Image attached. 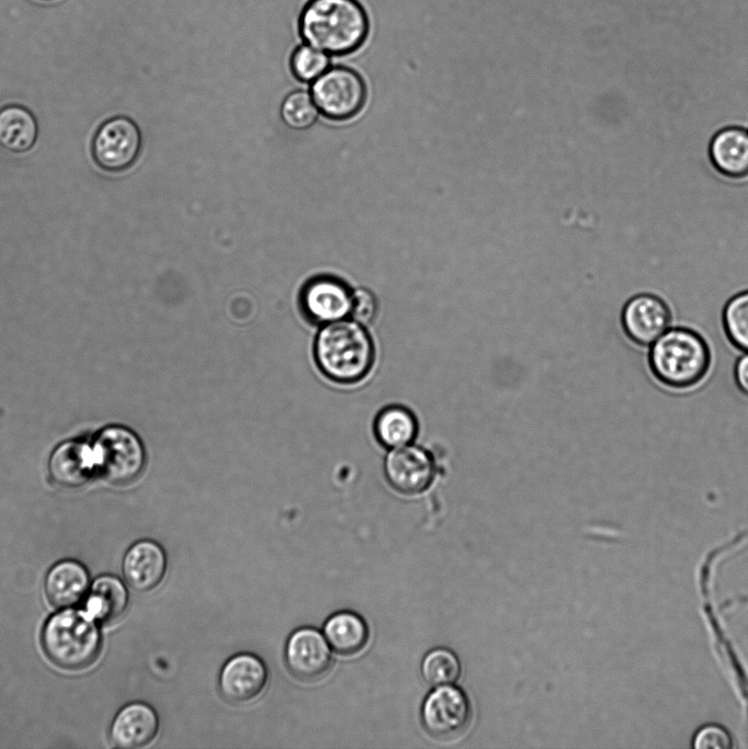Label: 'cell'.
<instances>
[{
    "instance_id": "cell-10",
    "label": "cell",
    "mask_w": 748,
    "mask_h": 749,
    "mask_svg": "<svg viewBox=\"0 0 748 749\" xmlns=\"http://www.w3.org/2000/svg\"><path fill=\"white\" fill-rule=\"evenodd\" d=\"M620 320L622 330L631 342L649 347L670 328L672 314L660 296L639 293L626 300Z\"/></svg>"
},
{
    "instance_id": "cell-23",
    "label": "cell",
    "mask_w": 748,
    "mask_h": 749,
    "mask_svg": "<svg viewBox=\"0 0 748 749\" xmlns=\"http://www.w3.org/2000/svg\"><path fill=\"white\" fill-rule=\"evenodd\" d=\"M722 326L729 343L748 353V290L736 293L725 303Z\"/></svg>"
},
{
    "instance_id": "cell-26",
    "label": "cell",
    "mask_w": 748,
    "mask_h": 749,
    "mask_svg": "<svg viewBox=\"0 0 748 749\" xmlns=\"http://www.w3.org/2000/svg\"><path fill=\"white\" fill-rule=\"evenodd\" d=\"M329 65L328 54L308 44L298 46L291 58L292 71L302 81L316 80Z\"/></svg>"
},
{
    "instance_id": "cell-2",
    "label": "cell",
    "mask_w": 748,
    "mask_h": 749,
    "mask_svg": "<svg viewBox=\"0 0 748 749\" xmlns=\"http://www.w3.org/2000/svg\"><path fill=\"white\" fill-rule=\"evenodd\" d=\"M299 32L306 44L343 55L364 42L369 21L356 0H309L299 16Z\"/></svg>"
},
{
    "instance_id": "cell-16",
    "label": "cell",
    "mask_w": 748,
    "mask_h": 749,
    "mask_svg": "<svg viewBox=\"0 0 748 749\" xmlns=\"http://www.w3.org/2000/svg\"><path fill=\"white\" fill-rule=\"evenodd\" d=\"M158 730L159 717L154 707L144 702H132L115 715L110 739L115 747L136 749L150 744Z\"/></svg>"
},
{
    "instance_id": "cell-3",
    "label": "cell",
    "mask_w": 748,
    "mask_h": 749,
    "mask_svg": "<svg viewBox=\"0 0 748 749\" xmlns=\"http://www.w3.org/2000/svg\"><path fill=\"white\" fill-rule=\"evenodd\" d=\"M318 367L330 379L352 384L363 379L375 361L374 342L355 320L326 324L315 341Z\"/></svg>"
},
{
    "instance_id": "cell-14",
    "label": "cell",
    "mask_w": 748,
    "mask_h": 749,
    "mask_svg": "<svg viewBox=\"0 0 748 749\" xmlns=\"http://www.w3.org/2000/svg\"><path fill=\"white\" fill-rule=\"evenodd\" d=\"M48 470L52 481L66 488L97 478L91 443L81 439L60 443L50 454Z\"/></svg>"
},
{
    "instance_id": "cell-12",
    "label": "cell",
    "mask_w": 748,
    "mask_h": 749,
    "mask_svg": "<svg viewBox=\"0 0 748 749\" xmlns=\"http://www.w3.org/2000/svg\"><path fill=\"white\" fill-rule=\"evenodd\" d=\"M268 682L264 661L251 652H239L223 665L218 674V690L229 703L246 704L257 699Z\"/></svg>"
},
{
    "instance_id": "cell-13",
    "label": "cell",
    "mask_w": 748,
    "mask_h": 749,
    "mask_svg": "<svg viewBox=\"0 0 748 749\" xmlns=\"http://www.w3.org/2000/svg\"><path fill=\"white\" fill-rule=\"evenodd\" d=\"M352 293L342 282L332 277L310 281L302 293V307L308 319L330 324L350 315Z\"/></svg>"
},
{
    "instance_id": "cell-18",
    "label": "cell",
    "mask_w": 748,
    "mask_h": 749,
    "mask_svg": "<svg viewBox=\"0 0 748 749\" xmlns=\"http://www.w3.org/2000/svg\"><path fill=\"white\" fill-rule=\"evenodd\" d=\"M709 155L715 170L732 179L748 177V129L727 126L714 134Z\"/></svg>"
},
{
    "instance_id": "cell-9",
    "label": "cell",
    "mask_w": 748,
    "mask_h": 749,
    "mask_svg": "<svg viewBox=\"0 0 748 749\" xmlns=\"http://www.w3.org/2000/svg\"><path fill=\"white\" fill-rule=\"evenodd\" d=\"M384 474L397 492L415 496L430 488L437 466L428 450L411 443L389 450L384 461Z\"/></svg>"
},
{
    "instance_id": "cell-11",
    "label": "cell",
    "mask_w": 748,
    "mask_h": 749,
    "mask_svg": "<svg viewBox=\"0 0 748 749\" xmlns=\"http://www.w3.org/2000/svg\"><path fill=\"white\" fill-rule=\"evenodd\" d=\"M284 660L293 677L301 681L314 682L330 670L331 647L319 629L303 626L288 636L284 647Z\"/></svg>"
},
{
    "instance_id": "cell-5",
    "label": "cell",
    "mask_w": 748,
    "mask_h": 749,
    "mask_svg": "<svg viewBox=\"0 0 748 749\" xmlns=\"http://www.w3.org/2000/svg\"><path fill=\"white\" fill-rule=\"evenodd\" d=\"M97 477L114 485L135 480L144 469L146 454L137 434L123 425H107L91 442Z\"/></svg>"
},
{
    "instance_id": "cell-28",
    "label": "cell",
    "mask_w": 748,
    "mask_h": 749,
    "mask_svg": "<svg viewBox=\"0 0 748 749\" xmlns=\"http://www.w3.org/2000/svg\"><path fill=\"white\" fill-rule=\"evenodd\" d=\"M377 302L373 293L365 288H358L352 293L351 311L353 320L366 325L376 316Z\"/></svg>"
},
{
    "instance_id": "cell-24",
    "label": "cell",
    "mask_w": 748,
    "mask_h": 749,
    "mask_svg": "<svg viewBox=\"0 0 748 749\" xmlns=\"http://www.w3.org/2000/svg\"><path fill=\"white\" fill-rule=\"evenodd\" d=\"M421 673L432 686L453 684L461 676V662L452 650L434 648L424 656Z\"/></svg>"
},
{
    "instance_id": "cell-4",
    "label": "cell",
    "mask_w": 748,
    "mask_h": 749,
    "mask_svg": "<svg viewBox=\"0 0 748 749\" xmlns=\"http://www.w3.org/2000/svg\"><path fill=\"white\" fill-rule=\"evenodd\" d=\"M42 647L48 659L66 670H81L98 658L102 637L97 621L84 610L63 609L42 629Z\"/></svg>"
},
{
    "instance_id": "cell-21",
    "label": "cell",
    "mask_w": 748,
    "mask_h": 749,
    "mask_svg": "<svg viewBox=\"0 0 748 749\" xmlns=\"http://www.w3.org/2000/svg\"><path fill=\"white\" fill-rule=\"evenodd\" d=\"M374 433L384 447H400L413 443L419 433V421L407 406L389 405L377 413Z\"/></svg>"
},
{
    "instance_id": "cell-1",
    "label": "cell",
    "mask_w": 748,
    "mask_h": 749,
    "mask_svg": "<svg viewBox=\"0 0 748 749\" xmlns=\"http://www.w3.org/2000/svg\"><path fill=\"white\" fill-rule=\"evenodd\" d=\"M654 378L662 386L685 390L696 387L712 366L706 339L688 327L669 328L651 345L647 356Z\"/></svg>"
},
{
    "instance_id": "cell-15",
    "label": "cell",
    "mask_w": 748,
    "mask_h": 749,
    "mask_svg": "<svg viewBox=\"0 0 748 749\" xmlns=\"http://www.w3.org/2000/svg\"><path fill=\"white\" fill-rule=\"evenodd\" d=\"M122 570L126 582L134 590L150 591L165 578L166 552L159 543L152 540L137 541L126 551Z\"/></svg>"
},
{
    "instance_id": "cell-29",
    "label": "cell",
    "mask_w": 748,
    "mask_h": 749,
    "mask_svg": "<svg viewBox=\"0 0 748 749\" xmlns=\"http://www.w3.org/2000/svg\"><path fill=\"white\" fill-rule=\"evenodd\" d=\"M733 375L738 390L748 398V353H743L736 360Z\"/></svg>"
},
{
    "instance_id": "cell-27",
    "label": "cell",
    "mask_w": 748,
    "mask_h": 749,
    "mask_svg": "<svg viewBox=\"0 0 748 749\" xmlns=\"http://www.w3.org/2000/svg\"><path fill=\"white\" fill-rule=\"evenodd\" d=\"M732 746L728 731L717 725L702 727L692 739V747L696 749H728Z\"/></svg>"
},
{
    "instance_id": "cell-6",
    "label": "cell",
    "mask_w": 748,
    "mask_h": 749,
    "mask_svg": "<svg viewBox=\"0 0 748 749\" xmlns=\"http://www.w3.org/2000/svg\"><path fill=\"white\" fill-rule=\"evenodd\" d=\"M421 724L435 739L450 740L469 726L472 705L465 692L452 684L435 686L423 700Z\"/></svg>"
},
{
    "instance_id": "cell-19",
    "label": "cell",
    "mask_w": 748,
    "mask_h": 749,
    "mask_svg": "<svg viewBox=\"0 0 748 749\" xmlns=\"http://www.w3.org/2000/svg\"><path fill=\"white\" fill-rule=\"evenodd\" d=\"M128 600V591L118 577L102 575L90 585L84 611L99 623L112 624L123 616Z\"/></svg>"
},
{
    "instance_id": "cell-8",
    "label": "cell",
    "mask_w": 748,
    "mask_h": 749,
    "mask_svg": "<svg viewBox=\"0 0 748 749\" xmlns=\"http://www.w3.org/2000/svg\"><path fill=\"white\" fill-rule=\"evenodd\" d=\"M311 97L320 112L333 120L356 114L365 101V86L352 69H327L311 86Z\"/></svg>"
},
{
    "instance_id": "cell-20",
    "label": "cell",
    "mask_w": 748,
    "mask_h": 749,
    "mask_svg": "<svg viewBox=\"0 0 748 749\" xmlns=\"http://www.w3.org/2000/svg\"><path fill=\"white\" fill-rule=\"evenodd\" d=\"M322 634L333 651L351 656L366 646L370 629L365 620L358 613L338 611L326 620Z\"/></svg>"
},
{
    "instance_id": "cell-25",
    "label": "cell",
    "mask_w": 748,
    "mask_h": 749,
    "mask_svg": "<svg viewBox=\"0 0 748 749\" xmlns=\"http://www.w3.org/2000/svg\"><path fill=\"white\" fill-rule=\"evenodd\" d=\"M281 117L291 128L305 129L310 127L318 116V107L306 91H294L282 102Z\"/></svg>"
},
{
    "instance_id": "cell-17",
    "label": "cell",
    "mask_w": 748,
    "mask_h": 749,
    "mask_svg": "<svg viewBox=\"0 0 748 749\" xmlns=\"http://www.w3.org/2000/svg\"><path fill=\"white\" fill-rule=\"evenodd\" d=\"M90 576L87 568L73 559L56 563L47 572L44 590L49 603L59 609L72 608L88 594Z\"/></svg>"
},
{
    "instance_id": "cell-22",
    "label": "cell",
    "mask_w": 748,
    "mask_h": 749,
    "mask_svg": "<svg viewBox=\"0 0 748 749\" xmlns=\"http://www.w3.org/2000/svg\"><path fill=\"white\" fill-rule=\"evenodd\" d=\"M38 125L31 111L10 104L0 109V146L13 154L29 151L37 139Z\"/></svg>"
},
{
    "instance_id": "cell-7",
    "label": "cell",
    "mask_w": 748,
    "mask_h": 749,
    "mask_svg": "<svg viewBox=\"0 0 748 749\" xmlns=\"http://www.w3.org/2000/svg\"><path fill=\"white\" fill-rule=\"evenodd\" d=\"M141 148V134L134 121L115 116L103 122L95 132L91 154L104 171L117 173L136 161Z\"/></svg>"
}]
</instances>
